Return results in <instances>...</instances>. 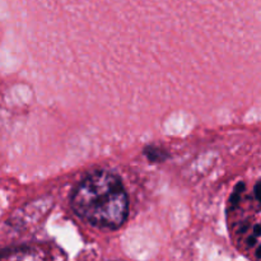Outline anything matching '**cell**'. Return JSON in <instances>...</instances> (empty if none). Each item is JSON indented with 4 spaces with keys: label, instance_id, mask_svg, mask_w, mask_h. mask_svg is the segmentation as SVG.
Listing matches in <instances>:
<instances>
[{
    "label": "cell",
    "instance_id": "obj_1",
    "mask_svg": "<svg viewBox=\"0 0 261 261\" xmlns=\"http://www.w3.org/2000/svg\"><path fill=\"white\" fill-rule=\"evenodd\" d=\"M71 206L82 219L101 228L116 229L127 217V195L119 176L99 170L74 190Z\"/></svg>",
    "mask_w": 261,
    "mask_h": 261
}]
</instances>
